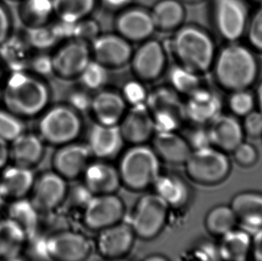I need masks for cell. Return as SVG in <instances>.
<instances>
[{"instance_id": "6da1fadb", "label": "cell", "mask_w": 262, "mask_h": 261, "mask_svg": "<svg viewBox=\"0 0 262 261\" xmlns=\"http://www.w3.org/2000/svg\"><path fill=\"white\" fill-rule=\"evenodd\" d=\"M50 99L46 79L28 70L6 74L2 84L1 101L5 108L23 119L42 113Z\"/></svg>"}, {"instance_id": "7a4b0ae2", "label": "cell", "mask_w": 262, "mask_h": 261, "mask_svg": "<svg viewBox=\"0 0 262 261\" xmlns=\"http://www.w3.org/2000/svg\"><path fill=\"white\" fill-rule=\"evenodd\" d=\"M172 33L170 49L176 62L199 75L213 66L215 44L207 32L192 25H183Z\"/></svg>"}, {"instance_id": "3957f363", "label": "cell", "mask_w": 262, "mask_h": 261, "mask_svg": "<svg viewBox=\"0 0 262 261\" xmlns=\"http://www.w3.org/2000/svg\"><path fill=\"white\" fill-rule=\"evenodd\" d=\"M218 82L228 90H246L256 79L258 64L256 58L247 48L232 44L215 56L213 63Z\"/></svg>"}, {"instance_id": "277c9868", "label": "cell", "mask_w": 262, "mask_h": 261, "mask_svg": "<svg viewBox=\"0 0 262 261\" xmlns=\"http://www.w3.org/2000/svg\"><path fill=\"white\" fill-rule=\"evenodd\" d=\"M118 170L122 185L133 191H143L160 176V159L152 147L132 145L121 156Z\"/></svg>"}, {"instance_id": "5b68a950", "label": "cell", "mask_w": 262, "mask_h": 261, "mask_svg": "<svg viewBox=\"0 0 262 261\" xmlns=\"http://www.w3.org/2000/svg\"><path fill=\"white\" fill-rule=\"evenodd\" d=\"M82 129L79 113L69 105L46 109L38 122V135L45 143L64 145L76 140Z\"/></svg>"}, {"instance_id": "8992f818", "label": "cell", "mask_w": 262, "mask_h": 261, "mask_svg": "<svg viewBox=\"0 0 262 261\" xmlns=\"http://www.w3.org/2000/svg\"><path fill=\"white\" fill-rule=\"evenodd\" d=\"M184 165L188 176L202 185H215L223 182L231 169L225 152L213 147L192 150Z\"/></svg>"}, {"instance_id": "52a82bcc", "label": "cell", "mask_w": 262, "mask_h": 261, "mask_svg": "<svg viewBox=\"0 0 262 261\" xmlns=\"http://www.w3.org/2000/svg\"><path fill=\"white\" fill-rule=\"evenodd\" d=\"M173 89L160 87L148 93L146 107L152 114L156 132L177 131L186 119L184 103Z\"/></svg>"}, {"instance_id": "ba28073f", "label": "cell", "mask_w": 262, "mask_h": 261, "mask_svg": "<svg viewBox=\"0 0 262 261\" xmlns=\"http://www.w3.org/2000/svg\"><path fill=\"white\" fill-rule=\"evenodd\" d=\"M169 206L155 193L142 196L133 212L130 225L136 237L151 240L160 234L167 220Z\"/></svg>"}, {"instance_id": "9c48e42d", "label": "cell", "mask_w": 262, "mask_h": 261, "mask_svg": "<svg viewBox=\"0 0 262 261\" xmlns=\"http://www.w3.org/2000/svg\"><path fill=\"white\" fill-rule=\"evenodd\" d=\"M167 52L158 39L150 38L134 49L130 63L133 74L143 82L160 79L167 70Z\"/></svg>"}, {"instance_id": "30bf717a", "label": "cell", "mask_w": 262, "mask_h": 261, "mask_svg": "<svg viewBox=\"0 0 262 261\" xmlns=\"http://www.w3.org/2000/svg\"><path fill=\"white\" fill-rule=\"evenodd\" d=\"M52 55L55 75L64 80L77 79L92 60L90 44L75 38L58 44Z\"/></svg>"}, {"instance_id": "8fae6325", "label": "cell", "mask_w": 262, "mask_h": 261, "mask_svg": "<svg viewBox=\"0 0 262 261\" xmlns=\"http://www.w3.org/2000/svg\"><path fill=\"white\" fill-rule=\"evenodd\" d=\"M125 206L114 194L95 195L84 207L83 221L89 229L100 231L122 221Z\"/></svg>"}, {"instance_id": "7c38bea8", "label": "cell", "mask_w": 262, "mask_h": 261, "mask_svg": "<svg viewBox=\"0 0 262 261\" xmlns=\"http://www.w3.org/2000/svg\"><path fill=\"white\" fill-rule=\"evenodd\" d=\"M92 58L109 69L129 64L134 48L132 43L117 33H102L90 44Z\"/></svg>"}, {"instance_id": "4fadbf2b", "label": "cell", "mask_w": 262, "mask_h": 261, "mask_svg": "<svg viewBox=\"0 0 262 261\" xmlns=\"http://www.w3.org/2000/svg\"><path fill=\"white\" fill-rule=\"evenodd\" d=\"M45 241L49 260L83 261L92 252L90 241L84 234L76 231H59Z\"/></svg>"}, {"instance_id": "5bb4252c", "label": "cell", "mask_w": 262, "mask_h": 261, "mask_svg": "<svg viewBox=\"0 0 262 261\" xmlns=\"http://www.w3.org/2000/svg\"><path fill=\"white\" fill-rule=\"evenodd\" d=\"M115 29L132 44L152 38L157 31L149 9L133 4L117 13Z\"/></svg>"}, {"instance_id": "9a60e30c", "label": "cell", "mask_w": 262, "mask_h": 261, "mask_svg": "<svg viewBox=\"0 0 262 261\" xmlns=\"http://www.w3.org/2000/svg\"><path fill=\"white\" fill-rule=\"evenodd\" d=\"M69 194L67 180L55 171L35 178L30 201L38 212H49L59 206Z\"/></svg>"}, {"instance_id": "2e32d148", "label": "cell", "mask_w": 262, "mask_h": 261, "mask_svg": "<svg viewBox=\"0 0 262 261\" xmlns=\"http://www.w3.org/2000/svg\"><path fill=\"white\" fill-rule=\"evenodd\" d=\"M213 15L217 31L226 39L235 41L246 32L249 21L243 0H215Z\"/></svg>"}, {"instance_id": "e0dca14e", "label": "cell", "mask_w": 262, "mask_h": 261, "mask_svg": "<svg viewBox=\"0 0 262 261\" xmlns=\"http://www.w3.org/2000/svg\"><path fill=\"white\" fill-rule=\"evenodd\" d=\"M92 157L87 144L74 141L60 146L52 158L54 171L67 181L73 180L82 176Z\"/></svg>"}, {"instance_id": "ac0fdd59", "label": "cell", "mask_w": 262, "mask_h": 261, "mask_svg": "<svg viewBox=\"0 0 262 261\" xmlns=\"http://www.w3.org/2000/svg\"><path fill=\"white\" fill-rule=\"evenodd\" d=\"M136 238L130 224L121 221L99 231L97 249L104 258H121L130 252Z\"/></svg>"}, {"instance_id": "d6986e66", "label": "cell", "mask_w": 262, "mask_h": 261, "mask_svg": "<svg viewBox=\"0 0 262 261\" xmlns=\"http://www.w3.org/2000/svg\"><path fill=\"white\" fill-rule=\"evenodd\" d=\"M118 127L124 141L131 145L146 144L156 133L154 119L146 104L130 106Z\"/></svg>"}, {"instance_id": "ffe728a7", "label": "cell", "mask_w": 262, "mask_h": 261, "mask_svg": "<svg viewBox=\"0 0 262 261\" xmlns=\"http://www.w3.org/2000/svg\"><path fill=\"white\" fill-rule=\"evenodd\" d=\"M124 143L118 125H104L96 123L89 132L87 145L92 156L108 161L121 153Z\"/></svg>"}, {"instance_id": "44dd1931", "label": "cell", "mask_w": 262, "mask_h": 261, "mask_svg": "<svg viewBox=\"0 0 262 261\" xmlns=\"http://www.w3.org/2000/svg\"><path fill=\"white\" fill-rule=\"evenodd\" d=\"M184 106L186 119L195 125L209 124L222 113V101L218 95L202 87L187 97Z\"/></svg>"}, {"instance_id": "7402d4cb", "label": "cell", "mask_w": 262, "mask_h": 261, "mask_svg": "<svg viewBox=\"0 0 262 261\" xmlns=\"http://www.w3.org/2000/svg\"><path fill=\"white\" fill-rule=\"evenodd\" d=\"M127 106L121 92L103 88L92 96L90 110L98 124L118 126L127 111Z\"/></svg>"}, {"instance_id": "603a6c76", "label": "cell", "mask_w": 262, "mask_h": 261, "mask_svg": "<svg viewBox=\"0 0 262 261\" xmlns=\"http://www.w3.org/2000/svg\"><path fill=\"white\" fill-rule=\"evenodd\" d=\"M82 176L84 186L94 196L114 194L122 185L118 167L107 160L91 162Z\"/></svg>"}, {"instance_id": "cb8c5ba5", "label": "cell", "mask_w": 262, "mask_h": 261, "mask_svg": "<svg viewBox=\"0 0 262 261\" xmlns=\"http://www.w3.org/2000/svg\"><path fill=\"white\" fill-rule=\"evenodd\" d=\"M0 174V199L12 201L30 194L35 176L32 169L14 165L3 169Z\"/></svg>"}, {"instance_id": "d4e9b609", "label": "cell", "mask_w": 262, "mask_h": 261, "mask_svg": "<svg viewBox=\"0 0 262 261\" xmlns=\"http://www.w3.org/2000/svg\"><path fill=\"white\" fill-rule=\"evenodd\" d=\"M231 208L242 228L253 234L262 228V194L246 192L232 199Z\"/></svg>"}, {"instance_id": "484cf974", "label": "cell", "mask_w": 262, "mask_h": 261, "mask_svg": "<svg viewBox=\"0 0 262 261\" xmlns=\"http://www.w3.org/2000/svg\"><path fill=\"white\" fill-rule=\"evenodd\" d=\"M152 147L160 160L172 165H184L192 152L184 136L177 131L156 132Z\"/></svg>"}, {"instance_id": "4316f807", "label": "cell", "mask_w": 262, "mask_h": 261, "mask_svg": "<svg viewBox=\"0 0 262 261\" xmlns=\"http://www.w3.org/2000/svg\"><path fill=\"white\" fill-rule=\"evenodd\" d=\"M44 144L39 135L25 131L9 143L10 161L14 165L33 168L42 159Z\"/></svg>"}, {"instance_id": "83f0119b", "label": "cell", "mask_w": 262, "mask_h": 261, "mask_svg": "<svg viewBox=\"0 0 262 261\" xmlns=\"http://www.w3.org/2000/svg\"><path fill=\"white\" fill-rule=\"evenodd\" d=\"M212 147L223 152H232L243 142V126L235 117L220 114L209 124L208 129Z\"/></svg>"}, {"instance_id": "f1b7e54d", "label": "cell", "mask_w": 262, "mask_h": 261, "mask_svg": "<svg viewBox=\"0 0 262 261\" xmlns=\"http://www.w3.org/2000/svg\"><path fill=\"white\" fill-rule=\"evenodd\" d=\"M149 11L157 31L174 32L184 25L186 12L181 0H159Z\"/></svg>"}, {"instance_id": "f546056e", "label": "cell", "mask_w": 262, "mask_h": 261, "mask_svg": "<svg viewBox=\"0 0 262 261\" xmlns=\"http://www.w3.org/2000/svg\"><path fill=\"white\" fill-rule=\"evenodd\" d=\"M29 242L23 228L9 218L0 219V260H18Z\"/></svg>"}, {"instance_id": "4dcf8cb0", "label": "cell", "mask_w": 262, "mask_h": 261, "mask_svg": "<svg viewBox=\"0 0 262 261\" xmlns=\"http://www.w3.org/2000/svg\"><path fill=\"white\" fill-rule=\"evenodd\" d=\"M30 48L23 35L13 33L0 44V62L6 74L27 70L30 58Z\"/></svg>"}, {"instance_id": "1f68e13d", "label": "cell", "mask_w": 262, "mask_h": 261, "mask_svg": "<svg viewBox=\"0 0 262 261\" xmlns=\"http://www.w3.org/2000/svg\"><path fill=\"white\" fill-rule=\"evenodd\" d=\"M152 186L154 193L164 200L169 208H180L189 200V186L180 176L160 174Z\"/></svg>"}, {"instance_id": "d6a6232c", "label": "cell", "mask_w": 262, "mask_h": 261, "mask_svg": "<svg viewBox=\"0 0 262 261\" xmlns=\"http://www.w3.org/2000/svg\"><path fill=\"white\" fill-rule=\"evenodd\" d=\"M218 248L220 258L223 260H246L252 249V234L235 228L222 237Z\"/></svg>"}, {"instance_id": "836d02e7", "label": "cell", "mask_w": 262, "mask_h": 261, "mask_svg": "<svg viewBox=\"0 0 262 261\" xmlns=\"http://www.w3.org/2000/svg\"><path fill=\"white\" fill-rule=\"evenodd\" d=\"M38 215V210L27 198L9 202L7 217L23 228L29 241L36 237L39 224Z\"/></svg>"}, {"instance_id": "e575fe53", "label": "cell", "mask_w": 262, "mask_h": 261, "mask_svg": "<svg viewBox=\"0 0 262 261\" xmlns=\"http://www.w3.org/2000/svg\"><path fill=\"white\" fill-rule=\"evenodd\" d=\"M20 17L26 26L50 23L55 16L53 0H20Z\"/></svg>"}, {"instance_id": "d590c367", "label": "cell", "mask_w": 262, "mask_h": 261, "mask_svg": "<svg viewBox=\"0 0 262 261\" xmlns=\"http://www.w3.org/2000/svg\"><path fill=\"white\" fill-rule=\"evenodd\" d=\"M55 17L62 21L76 23L92 16L98 0H53Z\"/></svg>"}, {"instance_id": "8d00e7d4", "label": "cell", "mask_w": 262, "mask_h": 261, "mask_svg": "<svg viewBox=\"0 0 262 261\" xmlns=\"http://www.w3.org/2000/svg\"><path fill=\"white\" fill-rule=\"evenodd\" d=\"M168 81L169 87L180 95L189 96L201 87L200 75L181 64H175L167 67Z\"/></svg>"}, {"instance_id": "74e56055", "label": "cell", "mask_w": 262, "mask_h": 261, "mask_svg": "<svg viewBox=\"0 0 262 261\" xmlns=\"http://www.w3.org/2000/svg\"><path fill=\"white\" fill-rule=\"evenodd\" d=\"M237 224L238 221L233 210L227 205H219L212 208L205 220L208 231L220 237L235 229Z\"/></svg>"}, {"instance_id": "f35d334b", "label": "cell", "mask_w": 262, "mask_h": 261, "mask_svg": "<svg viewBox=\"0 0 262 261\" xmlns=\"http://www.w3.org/2000/svg\"><path fill=\"white\" fill-rule=\"evenodd\" d=\"M23 37L31 50L35 52H49L60 44L51 22L41 26H26Z\"/></svg>"}, {"instance_id": "ab89813d", "label": "cell", "mask_w": 262, "mask_h": 261, "mask_svg": "<svg viewBox=\"0 0 262 261\" xmlns=\"http://www.w3.org/2000/svg\"><path fill=\"white\" fill-rule=\"evenodd\" d=\"M109 70L92 58L77 79L82 88L88 91H98L105 87L109 78Z\"/></svg>"}, {"instance_id": "60d3db41", "label": "cell", "mask_w": 262, "mask_h": 261, "mask_svg": "<svg viewBox=\"0 0 262 261\" xmlns=\"http://www.w3.org/2000/svg\"><path fill=\"white\" fill-rule=\"evenodd\" d=\"M23 118L7 109H0V138L10 143L26 131Z\"/></svg>"}, {"instance_id": "b9f144b4", "label": "cell", "mask_w": 262, "mask_h": 261, "mask_svg": "<svg viewBox=\"0 0 262 261\" xmlns=\"http://www.w3.org/2000/svg\"><path fill=\"white\" fill-rule=\"evenodd\" d=\"M35 52L31 54L27 70L43 79L55 75L52 54L49 52Z\"/></svg>"}, {"instance_id": "7bdbcfd3", "label": "cell", "mask_w": 262, "mask_h": 261, "mask_svg": "<svg viewBox=\"0 0 262 261\" xmlns=\"http://www.w3.org/2000/svg\"><path fill=\"white\" fill-rule=\"evenodd\" d=\"M120 92L127 105L130 106L145 104L149 93L145 87L144 82L136 78L127 81Z\"/></svg>"}, {"instance_id": "ee69618b", "label": "cell", "mask_w": 262, "mask_h": 261, "mask_svg": "<svg viewBox=\"0 0 262 261\" xmlns=\"http://www.w3.org/2000/svg\"><path fill=\"white\" fill-rule=\"evenodd\" d=\"M101 33V25L92 16L84 18L75 24L74 38L89 44Z\"/></svg>"}, {"instance_id": "f6af8a7d", "label": "cell", "mask_w": 262, "mask_h": 261, "mask_svg": "<svg viewBox=\"0 0 262 261\" xmlns=\"http://www.w3.org/2000/svg\"><path fill=\"white\" fill-rule=\"evenodd\" d=\"M229 104L234 114L245 116L253 110L255 100L247 90H236L229 98Z\"/></svg>"}, {"instance_id": "bcb514c9", "label": "cell", "mask_w": 262, "mask_h": 261, "mask_svg": "<svg viewBox=\"0 0 262 261\" xmlns=\"http://www.w3.org/2000/svg\"><path fill=\"white\" fill-rule=\"evenodd\" d=\"M246 32L249 42L255 49L262 51V6L248 21Z\"/></svg>"}, {"instance_id": "7dc6e473", "label": "cell", "mask_w": 262, "mask_h": 261, "mask_svg": "<svg viewBox=\"0 0 262 261\" xmlns=\"http://www.w3.org/2000/svg\"><path fill=\"white\" fill-rule=\"evenodd\" d=\"M196 127L188 132L187 136H184L192 150L212 147L209 130L203 128V126L196 125Z\"/></svg>"}, {"instance_id": "c3c4849f", "label": "cell", "mask_w": 262, "mask_h": 261, "mask_svg": "<svg viewBox=\"0 0 262 261\" xmlns=\"http://www.w3.org/2000/svg\"><path fill=\"white\" fill-rule=\"evenodd\" d=\"M232 153L237 163L243 167H251L258 159L256 149L249 143L242 142Z\"/></svg>"}, {"instance_id": "681fc988", "label": "cell", "mask_w": 262, "mask_h": 261, "mask_svg": "<svg viewBox=\"0 0 262 261\" xmlns=\"http://www.w3.org/2000/svg\"><path fill=\"white\" fill-rule=\"evenodd\" d=\"M92 96L85 89H78L71 92L69 95V104L78 113L90 110Z\"/></svg>"}, {"instance_id": "f907efd6", "label": "cell", "mask_w": 262, "mask_h": 261, "mask_svg": "<svg viewBox=\"0 0 262 261\" xmlns=\"http://www.w3.org/2000/svg\"><path fill=\"white\" fill-rule=\"evenodd\" d=\"M243 130L248 136L252 138L259 137L262 136V113L252 110L245 116Z\"/></svg>"}, {"instance_id": "816d5d0a", "label": "cell", "mask_w": 262, "mask_h": 261, "mask_svg": "<svg viewBox=\"0 0 262 261\" xmlns=\"http://www.w3.org/2000/svg\"><path fill=\"white\" fill-rule=\"evenodd\" d=\"M12 34V21L7 8L0 2V44Z\"/></svg>"}, {"instance_id": "f5cc1de1", "label": "cell", "mask_w": 262, "mask_h": 261, "mask_svg": "<svg viewBox=\"0 0 262 261\" xmlns=\"http://www.w3.org/2000/svg\"><path fill=\"white\" fill-rule=\"evenodd\" d=\"M101 6L110 12H121L123 9L132 4L133 0H98Z\"/></svg>"}, {"instance_id": "db71d44e", "label": "cell", "mask_w": 262, "mask_h": 261, "mask_svg": "<svg viewBox=\"0 0 262 261\" xmlns=\"http://www.w3.org/2000/svg\"><path fill=\"white\" fill-rule=\"evenodd\" d=\"M252 249L255 260L262 261V228L252 234Z\"/></svg>"}, {"instance_id": "11a10c76", "label": "cell", "mask_w": 262, "mask_h": 261, "mask_svg": "<svg viewBox=\"0 0 262 261\" xmlns=\"http://www.w3.org/2000/svg\"><path fill=\"white\" fill-rule=\"evenodd\" d=\"M10 161L9 142L0 138V170L4 169Z\"/></svg>"}, {"instance_id": "9f6ffc18", "label": "cell", "mask_w": 262, "mask_h": 261, "mask_svg": "<svg viewBox=\"0 0 262 261\" xmlns=\"http://www.w3.org/2000/svg\"><path fill=\"white\" fill-rule=\"evenodd\" d=\"M257 101H258L259 111L262 113V83L258 87V91H257Z\"/></svg>"}, {"instance_id": "6f0895ef", "label": "cell", "mask_w": 262, "mask_h": 261, "mask_svg": "<svg viewBox=\"0 0 262 261\" xmlns=\"http://www.w3.org/2000/svg\"><path fill=\"white\" fill-rule=\"evenodd\" d=\"M6 70H5L4 67H3V64L0 62V87H1L3 81H4L5 77H6Z\"/></svg>"}, {"instance_id": "680465c9", "label": "cell", "mask_w": 262, "mask_h": 261, "mask_svg": "<svg viewBox=\"0 0 262 261\" xmlns=\"http://www.w3.org/2000/svg\"><path fill=\"white\" fill-rule=\"evenodd\" d=\"M146 260H166V257H161V256H151V257H148L147 258H146Z\"/></svg>"}, {"instance_id": "91938a15", "label": "cell", "mask_w": 262, "mask_h": 261, "mask_svg": "<svg viewBox=\"0 0 262 261\" xmlns=\"http://www.w3.org/2000/svg\"><path fill=\"white\" fill-rule=\"evenodd\" d=\"M183 1L187 2V3H197V2L200 1V0H183Z\"/></svg>"}, {"instance_id": "94428289", "label": "cell", "mask_w": 262, "mask_h": 261, "mask_svg": "<svg viewBox=\"0 0 262 261\" xmlns=\"http://www.w3.org/2000/svg\"><path fill=\"white\" fill-rule=\"evenodd\" d=\"M14 1H20V0H14Z\"/></svg>"}, {"instance_id": "6125c7cd", "label": "cell", "mask_w": 262, "mask_h": 261, "mask_svg": "<svg viewBox=\"0 0 262 261\" xmlns=\"http://www.w3.org/2000/svg\"><path fill=\"white\" fill-rule=\"evenodd\" d=\"M258 1H261V2H262V0H258Z\"/></svg>"}]
</instances>
